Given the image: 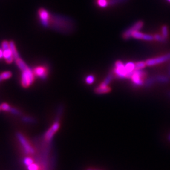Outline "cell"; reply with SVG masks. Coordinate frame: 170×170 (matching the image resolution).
<instances>
[{"label":"cell","instance_id":"6da1fadb","mask_svg":"<svg viewBox=\"0 0 170 170\" xmlns=\"http://www.w3.org/2000/svg\"><path fill=\"white\" fill-rule=\"evenodd\" d=\"M113 72L116 77L118 78H131L130 74L127 71L125 64L121 61H117L115 62Z\"/></svg>","mask_w":170,"mask_h":170},{"label":"cell","instance_id":"7a4b0ae2","mask_svg":"<svg viewBox=\"0 0 170 170\" xmlns=\"http://www.w3.org/2000/svg\"><path fill=\"white\" fill-rule=\"evenodd\" d=\"M34 73L33 71L28 67L25 70L22 71L21 76V83L23 87L27 88L30 86L34 81Z\"/></svg>","mask_w":170,"mask_h":170},{"label":"cell","instance_id":"3957f363","mask_svg":"<svg viewBox=\"0 0 170 170\" xmlns=\"http://www.w3.org/2000/svg\"><path fill=\"white\" fill-rule=\"evenodd\" d=\"M144 26V22L143 21H137L134 24L131 26L129 28L124 32L122 33V38L125 40H128L132 37V34L134 32L139 31Z\"/></svg>","mask_w":170,"mask_h":170},{"label":"cell","instance_id":"277c9868","mask_svg":"<svg viewBox=\"0 0 170 170\" xmlns=\"http://www.w3.org/2000/svg\"><path fill=\"white\" fill-rule=\"evenodd\" d=\"M146 73L143 70H135L131 78V80L134 85L142 86L144 84V79L146 76Z\"/></svg>","mask_w":170,"mask_h":170},{"label":"cell","instance_id":"5b68a950","mask_svg":"<svg viewBox=\"0 0 170 170\" xmlns=\"http://www.w3.org/2000/svg\"><path fill=\"white\" fill-rule=\"evenodd\" d=\"M167 61H170V52L168 54L163 55L157 57L149 59L146 61V62L147 66H152Z\"/></svg>","mask_w":170,"mask_h":170},{"label":"cell","instance_id":"8992f818","mask_svg":"<svg viewBox=\"0 0 170 170\" xmlns=\"http://www.w3.org/2000/svg\"><path fill=\"white\" fill-rule=\"evenodd\" d=\"M17 138H18L20 143L22 144L24 151H25L26 153L27 154H34L35 150L34 149L30 146V144H29V143L27 141V140L25 139V137L23 136V135L20 133H17L16 134Z\"/></svg>","mask_w":170,"mask_h":170},{"label":"cell","instance_id":"52a82bcc","mask_svg":"<svg viewBox=\"0 0 170 170\" xmlns=\"http://www.w3.org/2000/svg\"><path fill=\"white\" fill-rule=\"evenodd\" d=\"M39 15L42 25L45 27H48L50 19V15L48 11L44 8H40L39 10Z\"/></svg>","mask_w":170,"mask_h":170},{"label":"cell","instance_id":"ba28073f","mask_svg":"<svg viewBox=\"0 0 170 170\" xmlns=\"http://www.w3.org/2000/svg\"><path fill=\"white\" fill-rule=\"evenodd\" d=\"M59 127H60L59 123L58 122H56L47 131L46 134H45V139L47 140H48V141H51V140L52 137H53L54 134L58 131L59 128Z\"/></svg>","mask_w":170,"mask_h":170},{"label":"cell","instance_id":"9c48e42d","mask_svg":"<svg viewBox=\"0 0 170 170\" xmlns=\"http://www.w3.org/2000/svg\"><path fill=\"white\" fill-rule=\"evenodd\" d=\"M34 74L38 76L42 79H45L48 76V69L44 66H38L36 67L33 70Z\"/></svg>","mask_w":170,"mask_h":170},{"label":"cell","instance_id":"30bf717a","mask_svg":"<svg viewBox=\"0 0 170 170\" xmlns=\"http://www.w3.org/2000/svg\"><path fill=\"white\" fill-rule=\"evenodd\" d=\"M132 37L136 39H140V40H148V41H151L152 40H154L153 36H151V35H149V34L143 33L139 31L134 32L132 34Z\"/></svg>","mask_w":170,"mask_h":170},{"label":"cell","instance_id":"8fae6325","mask_svg":"<svg viewBox=\"0 0 170 170\" xmlns=\"http://www.w3.org/2000/svg\"><path fill=\"white\" fill-rule=\"evenodd\" d=\"M110 91V87H109L108 86L103 85L102 84L99 85L95 90V92L97 93V94H105V93H108Z\"/></svg>","mask_w":170,"mask_h":170},{"label":"cell","instance_id":"7c38bea8","mask_svg":"<svg viewBox=\"0 0 170 170\" xmlns=\"http://www.w3.org/2000/svg\"><path fill=\"white\" fill-rule=\"evenodd\" d=\"M155 78H156V81L159 82V83H167L170 80V78L168 77V76H165L163 75L156 76Z\"/></svg>","mask_w":170,"mask_h":170},{"label":"cell","instance_id":"4fadbf2b","mask_svg":"<svg viewBox=\"0 0 170 170\" xmlns=\"http://www.w3.org/2000/svg\"><path fill=\"white\" fill-rule=\"evenodd\" d=\"M15 61L17 66L20 68L21 71H23V70H25L28 68V66L25 64V62L23 61L22 59H20V57L15 59Z\"/></svg>","mask_w":170,"mask_h":170},{"label":"cell","instance_id":"5bb4252c","mask_svg":"<svg viewBox=\"0 0 170 170\" xmlns=\"http://www.w3.org/2000/svg\"><path fill=\"white\" fill-rule=\"evenodd\" d=\"M10 48L11 51H12V52H13V56L14 57L15 59H16L19 58L20 56L18 53V52H17L15 45V44L13 41H11V42H10Z\"/></svg>","mask_w":170,"mask_h":170},{"label":"cell","instance_id":"9a60e30c","mask_svg":"<svg viewBox=\"0 0 170 170\" xmlns=\"http://www.w3.org/2000/svg\"><path fill=\"white\" fill-rule=\"evenodd\" d=\"M135 66H136V70H143L147 65H146V61H138L135 62Z\"/></svg>","mask_w":170,"mask_h":170},{"label":"cell","instance_id":"2e32d148","mask_svg":"<svg viewBox=\"0 0 170 170\" xmlns=\"http://www.w3.org/2000/svg\"><path fill=\"white\" fill-rule=\"evenodd\" d=\"M156 81L155 76H152V77H150L146 79V81L144 82V85L146 87H148V88L150 87L153 85Z\"/></svg>","mask_w":170,"mask_h":170},{"label":"cell","instance_id":"e0dca14e","mask_svg":"<svg viewBox=\"0 0 170 170\" xmlns=\"http://www.w3.org/2000/svg\"><path fill=\"white\" fill-rule=\"evenodd\" d=\"M112 79H113V74L112 73H110L107 75V77L105 78V79H104V81L102 82L101 84H102L103 85H105V86H108L109 83L112 81Z\"/></svg>","mask_w":170,"mask_h":170},{"label":"cell","instance_id":"ac0fdd59","mask_svg":"<svg viewBox=\"0 0 170 170\" xmlns=\"http://www.w3.org/2000/svg\"><path fill=\"white\" fill-rule=\"evenodd\" d=\"M97 4L101 8H106L109 6V0H97Z\"/></svg>","mask_w":170,"mask_h":170},{"label":"cell","instance_id":"d6986e66","mask_svg":"<svg viewBox=\"0 0 170 170\" xmlns=\"http://www.w3.org/2000/svg\"><path fill=\"white\" fill-rule=\"evenodd\" d=\"M13 56V52L11 51L10 48L7 49H4L3 50V57L6 59H7Z\"/></svg>","mask_w":170,"mask_h":170},{"label":"cell","instance_id":"ffe728a7","mask_svg":"<svg viewBox=\"0 0 170 170\" xmlns=\"http://www.w3.org/2000/svg\"><path fill=\"white\" fill-rule=\"evenodd\" d=\"M11 75H12V74L10 71H5L2 73L1 74H0V81L9 79L11 76Z\"/></svg>","mask_w":170,"mask_h":170},{"label":"cell","instance_id":"44dd1931","mask_svg":"<svg viewBox=\"0 0 170 170\" xmlns=\"http://www.w3.org/2000/svg\"><path fill=\"white\" fill-rule=\"evenodd\" d=\"M154 40L158 41V42H166V38L164 37L162 35H160V34H155L154 35Z\"/></svg>","mask_w":170,"mask_h":170},{"label":"cell","instance_id":"7402d4cb","mask_svg":"<svg viewBox=\"0 0 170 170\" xmlns=\"http://www.w3.org/2000/svg\"><path fill=\"white\" fill-rule=\"evenodd\" d=\"M161 32H162V36L167 39L169 36V30H168V27L166 25H163L161 29Z\"/></svg>","mask_w":170,"mask_h":170},{"label":"cell","instance_id":"603a6c76","mask_svg":"<svg viewBox=\"0 0 170 170\" xmlns=\"http://www.w3.org/2000/svg\"><path fill=\"white\" fill-rule=\"evenodd\" d=\"M128 0H109V5H116L120 3H126Z\"/></svg>","mask_w":170,"mask_h":170},{"label":"cell","instance_id":"cb8c5ba5","mask_svg":"<svg viewBox=\"0 0 170 170\" xmlns=\"http://www.w3.org/2000/svg\"><path fill=\"white\" fill-rule=\"evenodd\" d=\"M95 81V77L93 75H89L85 79V81L87 84L91 85L93 83V82Z\"/></svg>","mask_w":170,"mask_h":170},{"label":"cell","instance_id":"d4e9b609","mask_svg":"<svg viewBox=\"0 0 170 170\" xmlns=\"http://www.w3.org/2000/svg\"><path fill=\"white\" fill-rule=\"evenodd\" d=\"M22 120L23 122H25L26 123H29V124H32V123L35 122V120L34 119L32 118V117H22Z\"/></svg>","mask_w":170,"mask_h":170},{"label":"cell","instance_id":"484cf974","mask_svg":"<svg viewBox=\"0 0 170 170\" xmlns=\"http://www.w3.org/2000/svg\"><path fill=\"white\" fill-rule=\"evenodd\" d=\"M23 163H24L25 165L26 166H29L32 165V164L33 163V161L30 157H25L24 159V161H23Z\"/></svg>","mask_w":170,"mask_h":170},{"label":"cell","instance_id":"4316f807","mask_svg":"<svg viewBox=\"0 0 170 170\" xmlns=\"http://www.w3.org/2000/svg\"><path fill=\"white\" fill-rule=\"evenodd\" d=\"M1 110L3 111H7V112H10V110L11 109V107H10V105L7 103H2L1 105Z\"/></svg>","mask_w":170,"mask_h":170},{"label":"cell","instance_id":"83f0119b","mask_svg":"<svg viewBox=\"0 0 170 170\" xmlns=\"http://www.w3.org/2000/svg\"><path fill=\"white\" fill-rule=\"evenodd\" d=\"M1 46H2V48L3 50L8 49L10 48V42H8V41L4 40L3 41V42L1 44Z\"/></svg>","mask_w":170,"mask_h":170},{"label":"cell","instance_id":"f1b7e54d","mask_svg":"<svg viewBox=\"0 0 170 170\" xmlns=\"http://www.w3.org/2000/svg\"><path fill=\"white\" fill-rule=\"evenodd\" d=\"M38 168H39L38 166L36 165V164H34V163L27 166L28 170H38Z\"/></svg>","mask_w":170,"mask_h":170},{"label":"cell","instance_id":"f546056e","mask_svg":"<svg viewBox=\"0 0 170 170\" xmlns=\"http://www.w3.org/2000/svg\"><path fill=\"white\" fill-rule=\"evenodd\" d=\"M10 112L11 114H13L14 115H20V112H19V111L17 109H16V108H11V109L10 110Z\"/></svg>","mask_w":170,"mask_h":170},{"label":"cell","instance_id":"4dcf8cb0","mask_svg":"<svg viewBox=\"0 0 170 170\" xmlns=\"http://www.w3.org/2000/svg\"><path fill=\"white\" fill-rule=\"evenodd\" d=\"M168 76L170 78V62L168 66Z\"/></svg>","mask_w":170,"mask_h":170},{"label":"cell","instance_id":"1f68e13d","mask_svg":"<svg viewBox=\"0 0 170 170\" xmlns=\"http://www.w3.org/2000/svg\"><path fill=\"white\" fill-rule=\"evenodd\" d=\"M3 57V51L0 49V59Z\"/></svg>","mask_w":170,"mask_h":170},{"label":"cell","instance_id":"d6a6232c","mask_svg":"<svg viewBox=\"0 0 170 170\" xmlns=\"http://www.w3.org/2000/svg\"><path fill=\"white\" fill-rule=\"evenodd\" d=\"M168 139L169 141H170V134L169 135V136H168Z\"/></svg>","mask_w":170,"mask_h":170},{"label":"cell","instance_id":"836d02e7","mask_svg":"<svg viewBox=\"0 0 170 170\" xmlns=\"http://www.w3.org/2000/svg\"><path fill=\"white\" fill-rule=\"evenodd\" d=\"M168 95H169V97H170V91H168Z\"/></svg>","mask_w":170,"mask_h":170},{"label":"cell","instance_id":"e575fe53","mask_svg":"<svg viewBox=\"0 0 170 170\" xmlns=\"http://www.w3.org/2000/svg\"><path fill=\"white\" fill-rule=\"evenodd\" d=\"M166 1H168L169 3H170V0H166Z\"/></svg>","mask_w":170,"mask_h":170},{"label":"cell","instance_id":"d590c367","mask_svg":"<svg viewBox=\"0 0 170 170\" xmlns=\"http://www.w3.org/2000/svg\"><path fill=\"white\" fill-rule=\"evenodd\" d=\"M1 110V105H0V110Z\"/></svg>","mask_w":170,"mask_h":170},{"label":"cell","instance_id":"8d00e7d4","mask_svg":"<svg viewBox=\"0 0 170 170\" xmlns=\"http://www.w3.org/2000/svg\"><path fill=\"white\" fill-rule=\"evenodd\" d=\"M88 170H92V169H88Z\"/></svg>","mask_w":170,"mask_h":170}]
</instances>
